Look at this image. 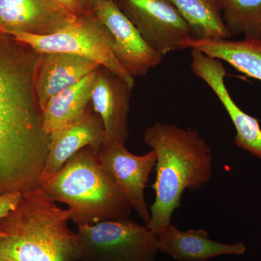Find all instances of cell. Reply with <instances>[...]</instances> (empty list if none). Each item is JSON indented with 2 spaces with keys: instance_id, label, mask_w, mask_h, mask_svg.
Returning <instances> with one entry per match:
<instances>
[{
  "instance_id": "cell-1",
  "label": "cell",
  "mask_w": 261,
  "mask_h": 261,
  "mask_svg": "<svg viewBox=\"0 0 261 261\" xmlns=\"http://www.w3.org/2000/svg\"><path fill=\"white\" fill-rule=\"evenodd\" d=\"M40 53L0 37V195L41 187L49 136L36 91Z\"/></svg>"
},
{
  "instance_id": "cell-2",
  "label": "cell",
  "mask_w": 261,
  "mask_h": 261,
  "mask_svg": "<svg viewBox=\"0 0 261 261\" xmlns=\"http://www.w3.org/2000/svg\"><path fill=\"white\" fill-rule=\"evenodd\" d=\"M144 142L156 153L155 192L149 207L147 227L157 236L171 224L173 212L181 207L185 190H196L212 177L214 159L210 146L195 129L173 123H155L143 134Z\"/></svg>"
},
{
  "instance_id": "cell-3",
  "label": "cell",
  "mask_w": 261,
  "mask_h": 261,
  "mask_svg": "<svg viewBox=\"0 0 261 261\" xmlns=\"http://www.w3.org/2000/svg\"><path fill=\"white\" fill-rule=\"evenodd\" d=\"M63 210L42 187L23 194L0 219V258L9 261H80L78 238Z\"/></svg>"
},
{
  "instance_id": "cell-4",
  "label": "cell",
  "mask_w": 261,
  "mask_h": 261,
  "mask_svg": "<svg viewBox=\"0 0 261 261\" xmlns=\"http://www.w3.org/2000/svg\"><path fill=\"white\" fill-rule=\"evenodd\" d=\"M97 152L81 149L41 185L51 200L68 206L76 226L130 219L132 207L103 170Z\"/></svg>"
},
{
  "instance_id": "cell-5",
  "label": "cell",
  "mask_w": 261,
  "mask_h": 261,
  "mask_svg": "<svg viewBox=\"0 0 261 261\" xmlns=\"http://www.w3.org/2000/svg\"><path fill=\"white\" fill-rule=\"evenodd\" d=\"M80 261H154L159 238L130 219L77 225Z\"/></svg>"
},
{
  "instance_id": "cell-6",
  "label": "cell",
  "mask_w": 261,
  "mask_h": 261,
  "mask_svg": "<svg viewBox=\"0 0 261 261\" xmlns=\"http://www.w3.org/2000/svg\"><path fill=\"white\" fill-rule=\"evenodd\" d=\"M10 36L39 53H65L95 62L121 77L132 88L135 87V78L117 60L109 34L94 12L75 17L61 30L49 35L14 33Z\"/></svg>"
},
{
  "instance_id": "cell-7",
  "label": "cell",
  "mask_w": 261,
  "mask_h": 261,
  "mask_svg": "<svg viewBox=\"0 0 261 261\" xmlns=\"http://www.w3.org/2000/svg\"><path fill=\"white\" fill-rule=\"evenodd\" d=\"M113 1L161 56L185 49V43L193 38L188 24L170 0Z\"/></svg>"
},
{
  "instance_id": "cell-8",
  "label": "cell",
  "mask_w": 261,
  "mask_h": 261,
  "mask_svg": "<svg viewBox=\"0 0 261 261\" xmlns=\"http://www.w3.org/2000/svg\"><path fill=\"white\" fill-rule=\"evenodd\" d=\"M101 166L147 226L151 219L145 189L155 166L156 153L151 149L144 155L132 154L125 144L103 143L97 152Z\"/></svg>"
},
{
  "instance_id": "cell-9",
  "label": "cell",
  "mask_w": 261,
  "mask_h": 261,
  "mask_svg": "<svg viewBox=\"0 0 261 261\" xmlns=\"http://www.w3.org/2000/svg\"><path fill=\"white\" fill-rule=\"evenodd\" d=\"M93 12L111 37L115 56L133 78L144 76L161 64L164 56L145 42L135 25L113 0H101Z\"/></svg>"
},
{
  "instance_id": "cell-10",
  "label": "cell",
  "mask_w": 261,
  "mask_h": 261,
  "mask_svg": "<svg viewBox=\"0 0 261 261\" xmlns=\"http://www.w3.org/2000/svg\"><path fill=\"white\" fill-rule=\"evenodd\" d=\"M190 65L195 75L203 81L219 98L236 129L235 143L261 159V128L259 120L244 112L234 102L224 82L226 70L222 61L191 49Z\"/></svg>"
},
{
  "instance_id": "cell-11",
  "label": "cell",
  "mask_w": 261,
  "mask_h": 261,
  "mask_svg": "<svg viewBox=\"0 0 261 261\" xmlns=\"http://www.w3.org/2000/svg\"><path fill=\"white\" fill-rule=\"evenodd\" d=\"M132 89L121 77L107 68L101 67L98 70L91 105L102 121L106 134L103 143L126 144L128 140V119Z\"/></svg>"
},
{
  "instance_id": "cell-12",
  "label": "cell",
  "mask_w": 261,
  "mask_h": 261,
  "mask_svg": "<svg viewBox=\"0 0 261 261\" xmlns=\"http://www.w3.org/2000/svg\"><path fill=\"white\" fill-rule=\"evenodd\" d=\"M75 18L49 0H0V32L3 35H49Z\"/></svg>"
},
{
  "instance_id": "cell-13",
  "label": "cell",
  "mask_w": 261,
  "mask_h": 261,
  "mask_svg": "<svg viewBox=\"0 0 261 261\" xmlns=\"http://www.w3.org/2000/svg\"><path fill=\"white\" fill-rule=\"evenodd\" d=\"M104 126L92 105L80 119L49 135V151L41 177L45 183L77 152L86 147L99 150L105 141Z\"/></svg>"
},
{
  "instance_id": "cell-14",
  "label": "cell",
  "mask_w": 261,
  "mask_h": 261,
  "mask_svg": "<svg viewBox=\"0 0 261 261\" xmlns=\"http://www.w3.org/2000/svg\"><path fill=\"white\" fill-rule=\"evenodd\" d=\"M101 65L65 53H40L36 75V91L42 111L51 97L80 82Z\"/></svg>"
},
{
  "instance_id": "cell-15",
  "label": "cell",
  "mask_w": 261,
  "mask_h": 261,
  "mask_svg": "<svg viewBox=\"0 0 261 261\" xmlns=\"http://www.w3.org/2000/svg\"><path fill=\"white\" fill-rule=\"evenodd\" d=\"M159 238V251L176 261H208L224 255H243L246 252L243 243H219L211 240L204 229L181 231L170 224Z\"/></svg>"
},
{
  "instance_id": "cell-16",
  "label": "cell",
  "mask_w": 261,
  "mask_h": 261,
  "mask_svg": "<svg viewBox=\"0 0 261 261\" xmlns=\"http://www.w3.org/2000/svg\"><path fill=\"white\" fill-rule=\"evenodd\" d=\"M185 49H195L206 56L226 62L261 82V39H197L191 38L184 44Z\"/></svg>"
},
{
  "instance_id": "cell-17",
  "label": "cell",
  "mask_w": 261,
  "mask_h": 261,
  "mask_svg": "<svg viewBox=\"0 0 261 261\" xmlns=\"http://www.w3.org/2000/svg\"><path fill=\"white\" fill-rule=\"evenodd\" d=\"M98 70L48 101L42 111L43 125L47 135L80 119L87 113L91 106Z\"/></svg>"
},
{
  "instance_id": "cell-18",
  "label": "cell",
  "mask_w": 261,
  "mask_h": 261,
  "mask_svg": "<svg viewBox=\"0 0 261 261\" xmlns=\"http://www.w3.org/2000/svg\"><path fill=\"white\" fill-rule=\"evenodd\" d=\"M197 39H229L219 0H170Z\"/></svg>"
},
{
  "instance_id": "cell-19",
  "label": "cell",
  "mask_w": 261,
  "mask_h": 261,
  "mask_svg": "<svg viewBox=\"0 0 261 261\" xmlns=\"http://www.w3.org/2000/svg\"><path fill=\"white\" fill-rule=\"evenodd\" d=\"M231 37L261 39V0H219Z\"/></svg>"
},
{
  "instance_id": "cell-20",
  "label": "cell",
  "mask_w": 261,
  "mask_h": 261,
  "mask_svg": "<svg viewBox=\"0 0 261 261\" xmlns=\"http://www.w3.org/2000/svg\"><path fill=\"white\" fill-rule=\"evenodd\" d=\"M53 4L75 17L89 14L93 12L89 0H49Z\"/></svg>"
},
{
  "instance_id": "cell-21",
  "label": "cell",
  "mask_w": 261,
  "mask_h": 261,
  "mask_svg": "<svg viewBox=\"0 0 261 261\" xmlns=\"http://www.w3.org/2000/svg\"><path fill=\"white\" fill-rule=\"evenodd\" d=\"M23 194L18 192H6L0 195V219L15 210L22 200Z\"/></svg>"
},
{
  "instance_id": "cell-22",
  "label": "cell",
  "mask_w": 261,
  "mask_h": 261,
  "mask_svg": "<svg viewBox=\"0 0 261 261\" xmlns=\"http://www.w3.org/2000/svg\"><path fill=\"white\" fill-rule=\"evenodd\" d=\"M89 3H90V5H92V9H93L94 7L96 5L98 4L101 0H89Z\"/></svg>"
},
{
  "instance_id": "cell-23",
  "label": "cell",
  "mask_w": 261,
  "mask_h": 261,
  "mask_svg": "<svg viewBox=\"0 0 261 261\" xmlns=\"http://www.w3.org/2000/svg\"><path fill=\"white\" fill-rule=\"evenodd\" d=\"M0 261H9V260H5V259H3V258H0Z\"/></svg>"
},
{
  "instance_id": "cell-24",
  "label": "cell",
  "mask_w": 261,
  "mask_h": 261,
  "mask_svg": "<svg viewBox=\"0 0 261 261\" xmlns=\"http://www.w3.org/2000/svg\"><path fill=\"white\" fill-rule=\"evenodd\" d=\"M3 34H2L1 32H0V37H1V36H3Z\"/></svg>"
}]
</instances>
